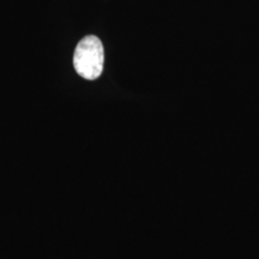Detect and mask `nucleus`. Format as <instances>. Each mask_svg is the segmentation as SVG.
I'll use <instances>...</instances> for the list:
<instances>
[{"label": "nucleus", "mask_w": 259, "mask_h": 259, "mask_svg": "<svg viewBox=\"0 0 259 259\" xmlns=\"http://www.w3.org/2000/svg\"><path fill=\"white\" fill-rule=\"evenodd\" d=\"M105 64V52L99 37L90 35L77 45L73 54V66L76 72L88 80L97 79L101 76Z\"/></svg>", "instance_id": "nucleus-1"}]
</instances>
